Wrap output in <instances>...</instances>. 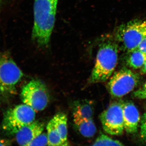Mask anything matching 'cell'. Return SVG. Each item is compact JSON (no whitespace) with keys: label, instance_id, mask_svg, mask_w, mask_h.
<instances>
[{"label":"cell","instance_id":"6da1fadb","mask_svg":"<svg viewBox=\"0 0 146 146\" xmlns=\"http://www.w3.org/2000/svg\"><path fill=\"white\" fill-rule=\"evenodd\" d=\"M58 2V0H35L32 38L39 47L49 45L54 26Z\"/></svg>","mask_w":146,"mask_h":146},{"label":"cell","instance_id":"7a4b0ae2","mask_svg":"<svg viewBox=\"0 0 146 146\" xmlns=\"http://www.w3.org/2000/svg\"><path fill=\"white\" fill-rule=\"evenodd\" d=\"M119 49L116 40L105 39L100 45L96 63L89 77L90 84L102 83L110 78L118 63Z\"/></svg>","mask_w":146,"mask_h":146},{"label":"cell","instance_id":"3957f363","mask_svg":"<svg viewBox=\"0 0 146 146\" xmlns=\"http://www.w3.org/2000/svg\"><path fill=\"white\" fill-rule=\"evenodd\" d=\"M145 37L146 21L139 19L122 24L117 29L115 35L119 49L127 52L138 48Z\"/></svg>","mask_w":146,"mask_h":146},{"label":"cell","instance_id":"277c9868","mask_svg":"<svg viewBox=\"0 0 146 146\" xmlns=\"http://www.w3.org/2000/svg\"><path fill=\"white\" fill-rule=\"evenodd\" d=\"M140 80L138 73L123 68L110 77L107 84L108 91L113 98H121L133 91L138 86Z\"/></svg>","mask_w":146,"mask_h":146},{"label":"cell","instance_id":"5b68a950","mask_svg":"<svg viewBox=\"0 0 146 146\" xmlns=\"http://www.w3.org/2000/svg\"><path fill=\"white\" fill-rule=\"evenodd\" d=\"M23 75L9 54H0V94H13Z\"/></svg>","mask_w":146,"mask_h":146},{"label":"cell","instance_id":"8992f818","mask_svg":"<svg viewBox=\"0 0 146 146\" xmlns=\"http://www.w3.org/2000/svg\"><path fill=\"white\" fill-rule=\"evenodd\" d=\"M35 115V110L27 105L17 106L6 112L3 121V129L15 135L22 127L34 121Z\"/></svg>","mask_w":146,"mask_h":146},{"label":"cell","instance_id":"52a82bcc","mask_svg":"<svg viewBox=\"0 0 146 146\" xmlns=\"http://www.w3.org/2000/svg\"><path fill=\"white\" fill-rule=\"evenodd\" d=\"M21 98L24 104L35 111L44 110L50 100L48 88L44 82L38 79H33L23 87Z\"/></svg>","mask_w":146,"mask_h":146},{"label":"cell","instance_id":"ba28073f","mask_svg":"<svg viewBox=\"0 0 146 146\" xmlns=\"http://www.w3.org/2000/svg\"><path fill=\"white\" fill-rule=\"evenodd\" d=\"M124 102H113L100 116L102 128L106 133L113 136H121L124 129L123 105Z\"/></svg>","mask_w":146,"mask_h":146},{"label":"cell","instance_id":"9c48e42d","mask_svg":"<svg viewBox=\"0 0 146 146\" xmlns=\"http://www.w3.org/2000/svg\"><path fill=\"white\" fill-rule=\"evenodd\" d=\"M44 123L34 121L21 129L15 134L16 141L21 146H28L35 138L43 132L44 129Z\"/></svg>","mask_w":146,"mask_h":146},{"label":"cell","instance_id":"30bf717a","mask_svg":"<svg viewBox=\"0 0 146 146\" xmlns=\"http://www.w3.org/2000/svg\"><path fill=\"white\" fill-rule=\"evenodd\" d=\"M123 115L126 132L131 134L136 133L138 131L141 117L138 109L133 103L124 102Z\"/></svg>","mask_w":146,"mask_h":146},{"label":"cell","instance_id":"8fae6325","mask_svg":"<svg viewBox=\"0 0 146 146\" xmlns=\"http://www.w3.org/2000/svg\"><path fill=\"white\" fill-rule=\"evenodd\" d=\"M94 108L91 102H78L73 110L74 119H93Z\"/></svg>","mask_w":146,"mask_h":146},{"label":"cell","instance_id":"7c38bea8","mask_svg":"<svg viewBox=\"0 0 146 146\" xmlns=\"http://www.w3.org/2000/svg\"><path fill=\"white\" fill-rule=\"evenodd\" d=\"M127 65L134 70L141 69L146 60V54L138 48L127 52Z\"/></svg>","mask_w":146,"mask_h":146},{"label":"cell","instance_id":"4fadbf2b","mask_svg":"<svg viewBox=\"0 0 146 146\" xmlns=\"http://www.w3.org/2000/svg\"><path fill=\"white\" fill-rule=\"evenodd\" d=\"M55 127L65 146L69 145L68 140V118L63 113H58L52 118Z\"/></svg>","mask_w":146,"mask_h":146},{"label":"cell","instance_id":"5bb4252c","mask_svg":"<svg viewBox=\"0 0 146 146\" xmlns=\"http://www.w3.org/2000/svg\"><path fill=\"white\" fill-rule=\"evenodd\" d=\"M74 123L80 133L86 138H91L96 134L97 128L93 119H74Z\"/></svg>","mask_w":146,"mask_h":146},{"label":"cell","instance_id":"9a60e30c","mask_svg":"<svg viewBox=\"0 0 146 146\" xmlns=\"http://www.w3.org/2000/svg\"><path fill=\"white\" fill-rule=\"evenodd\" d=\"M48 146H65L59 133L55 127L52 119L49 122L46 127Z\"/></svg>","mask_w":146,"mask_h":146},{"label":"cell","instance_id":"2e32d148","mask_svg":"<svg viewBox=\"0 0 146 146\" xmlns=\"http://www.w3.org/2000/svg\"><path fill=\"white\" fill-rule=\"evenodd\" d=\"M93 146H123V144L118 140H115L101 133L96 139Z\"/></svg>","mask_w":146,"mask_h":146},{"label":"cell","instance_id":"e0dca14e","mask_svg":"<svg viewBox=\"0 0 146 146\" xmlns=\"http://www.w3.org/2000/svg\"><path fill=\"white\" fill-rule=\"evenodd\" d=\"M46 145L48 146V135L47 133L42 132L33 140L28 146Z\"/></svg>","mask_w":146,"mask_h":146},{"label":"cell","instance_id":"ac0fdd59","mask_svg":"<svg viewBox=\"0 0 146 146\" xmlns=\"http://www.w3.org/2000/svg\"><path fill=\"white\" fill-rule=\"evenodd\" d=\"M140 129L141 138L143 141L146 143V112L142 116L141 119Z\"/></svg>","mask_w":146,"mask_h":146},{"label":"cell","instance_id":"d6986e66","mask_svg":"<svg viewBox=\"0 0 146 146\" xmlns=\"http://www.w3.org/2000/svg\"><path fill=\"white\" fill-rule=\"evenodd\" d=\"M138 48L142 52L146 54V37L141 41L138 46Z\"/></svg>","mask_w":146,"mask_h":146},{"label":"cell","instance_id":"ffe728a7","mask_svg":"<svg viewBox=\"0 0 146 146\" xmlns=\"http://www.w3.org/2000/svg\"><path fill=\"white\" fill-rule=\"evenodd\" d=\"M133 97L139 99H146V93L140 92L138 90L133 93Z\"/></svg>","mask_w":146,"mask_h":146},{"label":"cell","instance_id":"44dd1931","mask_svg":"<svg viewBox=\"0 0 146 146\" xmlns=\"http://www.w3.org/2000/svg\"><path fill=\"white\" fill-rule=\"evenodd\" d=\"M141 72L142 74H146V60L143 66L141 68Z\"/></svg>","mask_w":146,"mask_h":146},{"label":"cell","instance_id":"7402d4cb","mask_svg":"<svg viewBox=\"0 0 146 146\" xmlns=\"http://www.w3.org/2000/svg\"><path fill=\"white\" fill-rule=\"evenodd\" d=\"M9 143L7 141L0 139V146H5L9 145Z\"/></svg>","mask_w":146,"mask_h":146},{"label":"cell","instance_id":"603a6c76","mask_svg":"<svg viewBox=\"0 0 146 146\" xmlns=\"http://www.w3.org/2000/svg\"><path fill=\"white\" fill-rule=\"evenodd\" d=\"M138 91H140V92H143V93H146V82L145 84H144L143 88H141V89H138Z\"/></svg>","mask_w":146,"mask_h":146},{"label":"cell","instance_id":"cb8c5ba5","mask_svg":"<svg viewBox=\"0 0 146 146\" xmlns=\"http://www.w3.org/2000/svg\"><path fill=\"white\" fill-rule=\"evenodd\" d=\"M2 1V0H0V2H1V1Z\"/></svg>","mask_w":146,"mask_h":146}]
</instances>
